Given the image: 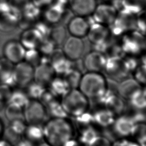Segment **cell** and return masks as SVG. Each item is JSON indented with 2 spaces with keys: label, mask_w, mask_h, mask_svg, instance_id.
<instances>
[{
  "label": "cell",
  "mask_w": 146,
  "mask_h": 146,
  "mask_svg": "<svg viewBox=\"0 0 146 146\" xmlns=\"http://www.w3.org/2000/svg\"><path fill=\"white\" fill-rule=\"evenodd\" d=\"M135 17L125 11H119L113 22L108 26L111 36L120 38L125 33L136 29Z\"/></svg>",
  "instance_id": "obj_5"
},
{
  "label": "cell",
  "mask_w": 146,
  "mask_h": 146,
  "mask_svg": "<svg viewBox=\"0 0 146 146\" xmlns=\"http://www.w3.org/2000/svg\"><path fill=\"white\" fill-rule=\"evenodd\" d=\"M14 74L16 87L25 88L34 80V66L23 60L14 65Z\"/></svg>",
  "instance_id": "obj_11"
},
{
  "label": "cell",
  "mask_w": 146,
  "mask_h": 146,
  "mask_svg": "<svg viewBox=\"0 0 146 146\" xmlns=\"http://www.w3.org/2000/svg\"><path fill=\"white\" fill-rule=\"evenodd\" d=\"M103 107L112 112L116 116L122 114L125 108L124 99L118 94L108 90L101 100Z\"/></svg>",
  "instance_id": "obj_22"
},
{
  "label": "cell",
  "mask_w": 146,
  "mask_h": 146,
  "mask_svg": "<svg viewBox=\"0 0 146 146\" xmlns=\"http://www.w3.org/2000/svg\"><path fill=\"white\" fill-rule=\"evenodd\" d=\"M13 8L21 12V11L31 2V0H6Z\"/></svg>",
  "instance_id": "obj_47"
},
{
  "label": "cell",
  "mask_w": 146,
  "mask_h": 146,
  "mask_svg": "<svg viewBox=\"0 0 146 146\" xmlns=\"http://www.w3.org/2000/svg\"><path fill=\"white\" fill-rule=\"evenodd\" d=\"M135 29L144 35L146 34V9L136 15Z\"/></svg>",
  "instance_id": "obj_42"
},
{
  "label": "cell",
  "mask_w": 146,
  "mask_h": 146,
  "mask_svg": "<svg viewBox=\"0 0 146 146\" xmlns=\"http://www.w3.org/2000/svg\"><path fill=\"white\" fill-rule=\"evenodd\" d=\"M46 88L40 83L33 80L25 88V90L30 99L39 100Z\"/></svg>",
  "instance_id": "obj_35"
},
{
  "label": "cell",
  "mask_w": 146,
  "mask_h": 146,
  "mask_svg": "<svg viewBox=\"0 0 146 146\" xmlns=\"http://www.w3.org/2000/svg\"><path fill=\"white\" fill-rule=\"evenodd\" d=\"M86 36L92 45H95L107 41L112 36L108 26L94 22L90 25Z\"/></svg>",
  "instance_id": "obj_19"
},
{
  "label": "cell",
  "mask_w": 146,
  "mask_h": 146,
  "mask_svg": "<svg viewBox=\"0 0 146 146\" xmlns=\"http://www.w3.org/2000/svg\"><path fill=\"white\" fill-rule=\"evenodd\" d=\"M47 114L50 117H67V115L63 109L60 100L57 99L54 100L46 106Z\"/></svg>",
  "instance_id": "obj_34"
},
{
  "label": "cell",
  "mask_w": 146,
  "mask_h": 146,
  "mask_svg": "<svg viewBox=\"0 0 146 146\" xmlns=\"http://www.w3.org/2000/svg\"><path fill=\"white\" fill-rule=\"evenodd\" d=\"M74 119L76 122L75 123L79 129L94 125L92 113L90 112L89 111L76 117H74Z\"/></svg>",
  "instance_id": "obj_39"
},
{
  "label": "cell",
  "mask_w": 146,
  "mask_h": 146,
  "mask_svg": "<svg viewBox=\"0 0 146 146\" xmlns=\"http://www.w3.org/2000/svg\"><path fill=\"white\" fill-rule=\"evenodd\" d=\"M62 146H85L78 139L74 137L65 143Z\"/></svg>",
  "instance_id": "obj_50"
},
{
  "label": "cell",
  "mask_w": 146,
  "mask_h": 146,
  "mask_svg": "<svg viewBox=\"0 0 146 146\" xmlns=\"http://www.w3.org/2000/svg\"><path fill=\"white\" fill-rule=\"evenodd\" d=\"M70 0H55V1L68 7V4Z\"/></svg>",
  "instance_id": "obj_54"
},
{
  "label": "cell",
  "mask_w": 146,
  "mask_h": 146,
  "mask_svg": "<svg viewBox=\"0 0 146 146\" xmlns=\"http://www.w3.org/2000/svg\"><path fill=\"white\" fill-rule=\"evenodd\" d=\"M41 33L34 27L25 30L21 34L19 41L26 50L38 48L43 39Z\"/></svg>",
  "instance_id": "obj_21"
},
{
  "label": "cell",
  "mask_w": 146,
  "mask_h": 146,
  "mask_svg": "<svg viewBox=\"0 0 146 146\" xmlns=\"http://www.w3.org/2000/svg\"><path fill=\"white\" fill-rule=\"evenodd\" d=\"M119 40L124 55L140 57L146 51L144 35L136 29L125 33Z\"/></svg>",
  "instance_id": "obj_4"
},
{
  "label": "cell",
  "mask_w": 146,
  "mask_h": 146,
  "mask_svg": "<svg viewBox=\"0 0 146 146\" xmlns=\"http://www.w3.org/2000/svg\"><path fill=\"white\" fill-rule=\"evenodd\" d=\"M107 56L102 52L96 50H92L84 56L83 63L87 71L102 72L103 71Z\"/></svg>",
  "instance_id": "obj_15"
},
{
  "label": "cell",
  "mask_w": 146,
  "mask_h": 146,
  "mask_svg": "<svg viewBox=\"0 0 146 146\" xmlns=\"http://www.w3.org/2000/svg\"><path fill=\"white\" fill-rule=\"evenodd\" d=\"M118 11L110 2L98 4L93 13L87 17L90 24L96 22L109 26L114 21Z\"/></svg>",
  "instance_id": "obj_8"
},
{
  "label": "cell",
  "mask_w": 146,
  "mask_h": 146,
  "mask_svg": "<svg viewBox=\"0 0 146 146\" xmlns=\"http://www.w3.org/2000/svg\"><path fill=\"white\" fill-rule=\"evenodd\" d=\"M55 0H31V2L36 6L43 10L54 2Z\"/></svg>",
  "instance_id": "obj_48"
},
{
  "label": "cell",
  "mask_w": 146,
  "mask_h": 146,
  "mask_svg": "<svg viewBox=\"0 0 146 146\" xmlns=\"http://www.w3.org/2000/svg\"><path fill=\"white\" fill-rule=\"evenodd\" d=\"M29 100L30 98H29L25 88L16 87L13 88L7 103L11 104L23 109L29 102Z\"/></svg>",
  "instance_id": "obj_27"
},
{
  "label": "cell",
  "mask_w": 146,
  "mask_h": 146,
  "mask_svg": "<svg viewBox=\"0 0 146 146\" xmlns=\"http://www.w3.org/2000/svg\"><path fill=\"white\" fill-rule=\"evenodd\" d=\"M123 58L130 73H133L140 64V57L124 55Z\"/></svg>",
  "instance_id": "obj_43"
},
{
  "label": "cell",
  "mask_w": 146,
  "mask_h": 146,
  "mask_svg": "<svg viewBox=\"0 0 146 146\" xmlns=\"http://www.w3.org/2000/svg\"><path fill=\"white\" fill-rule=\"evenodd\" d=\"M42 17V10L30 2L21 11L18 27L22 30L33 27Z\"/></svg>",
  "instance_id": "obj_13"
},
{
  "label": "cell",
  "mask_w": 146,
  "mask_h": 146,
  "mask_svg": "<svg viewBox=\"0 0 146 146\" xmlns=\"http://www.w3.org/2000/svg\"><path fill=\"white\" fill-rule=\"evenodd\" d=\"M111 146H141L136 140L130 137H119L111 143Z\"/></svg>",
  "instance_id": "obj_44"
},
{
  "label": "cell",
  "mask_w": 146,
  "mask_h": 146,
  "mask_svg": "<svg viewBox=\"0 0 146 146\" xmlns=\"http://www.w3.org/2000/svg\"><path fill=\"white\" fill-rule=\"evenodd\" d=\"M42 56L37 48L26 50L24 60L35 67L40 62Z\"/></svg>",
  "instance_id": "obj_40"
},
{
  "label": "cell",
  "mask_w": 146,
  "mask_h": 146,
  "mask_svg": "<svg viewBox=\"0 0 146 146\" xmlns=\"http://www.w3.org/2000/svg\"><path fill=\"white\" fill-rule=\"evenodd\" d=\"M110 79L119 82L128 77L130 72L128 70L123 57H107L103 71Z\"/></svg>",
  "instance_id": "obj_6"
},
{
  "label": "cell",
  "mask_w": 146,
  "mask_h": 146,
  "mask_svg": "<svg viewBox=\"0 0 146 146\" xmlns=\"http://www.w3.org/2000/svg\"><path fill=\"white\" fill-rule=\"evenodd\" d=\"M144 35V39H145V45H146V34Z\"/></svg>",
  "instance_id": "obj_56"
},
{
  "label": "cell",
  "mask_w": 146,
  "mask_h": 146,
  "mask_svg": "<svg viewBox=\"0 0 146 146\" xmlns=\"http://www.w3.org/2000/svg\"><path fill=\"white\" fill-rule=\"evenodd\" d=\"M85 44L82 38L69 36L62 44V50L65 56L71 62L76 61L83 55Z\"/></svg>",
  "instance_id": "obj_10"
},
{
  "label": "cell",
  "mask_w": 146,
  "mask_h": 146,
  "mask_svg": "<svg viewBox=\"0 0 146 146\" xmlns=\"http://www.w3.org/2000/svg\"><path fill=\"white\" fill-rule=\"evenodd\" d=\"M56 76V74L49 62H41L34 67V80L47 87Z\"/></svg>",
  "instance_id": "obj_18"
},
{
  "label": "cell",
  "mask_w": 146,
  "mask_h": 146,
  "mask_svg": "<svg viewBox=\"0 0 146 146\" xmlns=\"http://www.w3.org/2000/svg\"><path fill=\"white\" fill-rule=\"evenodd\" d=\"M143 88V87L133 78H127L119 82L117 94L123 99L128 100L136 92Z\"/></svg>",
  "instance_id": "obj_24"
},
{
  "label": "cell",
  "mask_w": 146,
  "mask_h": 146,
  "mask_svg": "<svg viewBox=\"0 0 146 146\" xmlns=\"http://www.w3.org/2000/svg\"><path fill=\"white\" fill-rule=\"evenodd\" d=\"M86 146H111V142L107 137L99 135Z\"/></svg>",
  "instance_id": "obj_46"
},
{
  "label": "cell",
  "mask_w": 146,
  "mask_h": 146,
  "mask_svg": "<svg viewBox=\"0 0 146 146\" xmlns=\"http://www.w3.org/2000/svg\"><path fill=\"white\" fill-rule=\"evenodd\" d=\"M49 62L56 75H63L71 66V61L64 55L62 49L56 48L49 56Z\"/></svg>",
  "instance_id": "obj_20"
},
{
  "label": "cell",
  "mask_w": 146,
  "mask_h": 146,
  "mask_svg": "<svg viewBox=\"0 0 146 146\" xmlns=\"http://www.w3.org/2000/svg\"><path fill=\"white\" fill-rule=\"evenodd\" d=\"M67 6L54 1L42 11V18L51 26L59 24L65 18Z\"/></svg>",
  "instance_id": "obj_14"
},
{
  "label": "cell",
  "mask_w": 146,
  "mask_h": 146,
  "mask_svg": "<svg viewBox=\"0 0 146 146\" xmlns=\"http://www.w3.org/2000/svg\"><path fill=\"white\" fill-rule=\"evenodd\" d=\"M67 29L61 24L52 26L49 37L58 45H62L67 38Z\"/></svg>",
  "instance_id": "obj_32"
},
{
  "label": "cell",
  "mask_w": 146,
  "mask_h": 146,
  "mask_svg": "<svg viewBox=\"0 0 146 146\" xmlns=\"http://www.w3.org/2000/svg\"><path fill=\"white\" fill-rule=\"evenodd\" d=\"M27 123L23 118L17 119L9 121L7 128L8 133L17 139V141L23 137Z\"/></svg>",
  "instance_id": "obj_29"
},
{
  "label": "cell",
  "mask_w": 146,
  "mask_h": 146,
  "mask_svg": "<svg viewBox=\"0 0 146 146\" xmlns=\"http://www.w3.org/2000/svg\"><path fill=\"white\" fill-rule=\"evenodd\" d=\"M5 1V0H0V1Z\"/></svg>",
  "instance_id": "obj_58"
},
{
  "label": "cell",
  "mask_w": 146,
  "mask_h": 146,
  "mask_svg": "<svg viewBox=\"0 0 146 146\" xmlns=\"http://www.w3.org/2000/svg\"><path fill=\"white\" fill-rule=\"evenodd\" d=\"M135 124V121L130 115L122 113L116 116L112 127L120 137H131Z\"/></svg>",
  "instance_id": "obj_17"
},
{
  "label": "cell",
  "mask_w": 146,
  "mask_h": 146,
  "mask_svg": "<svg viewBox=\"0 0 146 146\" xmlns=\"http://www.w3.org/2000/svg\"><path fill=\"white\" fill-rule=\"evenodd\" d=\"M47 88L57 98H61L70 90L64 78L60 75H56Z\"/></svg>",
  "instance_id": "obj_28"
},
{
  "label": "cell",
  "mask_w": 146,
  "mask_h": 146,
  "mask_svg": "<svg viewBox=\"0 0 146 146\" xmlns=\"http://www.w3.org/2000/svg\"><path fill=\"white\" fill-rule=\"evenodd\" d=\"M23 109L7 103L5 110V115L9 121L14 119L23 118Z\"/></svg>",
  "instance_id": "obj_38"
},
{
  "label": "cell",
  "mask_w": 146,
  "mask_h": 146,
  "mask_svg": "<svg viewBox=\"0 0 146 146\" xmlns=\"http://www.w3.org/2000/svg\"><path fill=\"white\" fill-rule=\"evenodd\" d=\"M13 88L7 84L0 83V99L3 104L7 103Z\"/></svg>",
  "instance_id": "obj_45"
},
{
  "label": "cell",
  "mask_w": 146,
  "mask_h": 146,
  "mask_svg": "<svg viewBox=\"0 0 146 146\" xmlns=\"http://www.w3.org/2000/svg\"><path fill=\"white\" fill-rule=\"evenodd\" d=\"M23 137L35 144L43 141V124H27Z\"/></svg>",
  "instance_id": "obj_26"
},
{
  "label": "cell",
  "mask_w": 146,
  "mask_h": 146,
  "mask_svg": "<svg viewBox=\"0 0 146 146\" xmlns=\"http://www.w3.org/2000/svg\"><path fill=\"white\" fill-rule=\"evenodd\" d=\"M74 127L67 117H50L43 124V140L51 146H62L74 137Z\"/></svg>",
  "instance_id": "obj_1"
},
{
  "label": "cell",
  "mask_w": 146,
  "mask_h": 146,
  "mask_svg": "<svg viewBox=\"0 0 146 146\" xmlns=\"http://www.w3.org/2000/svg\"><path fill=\"white\" fill-rule=\"evenodd\" d=\"M56 48L55 43L50 37H47L43 39L37 49L42 55L49 57Z\"/></svg>",
  "instance_id": "obj_37"
},
{
  "label": "cell",
  "mask_w": 146,
  "mask_h": 146,
  "mask_svg": "<svg viewBox=\"0 0 146 146\" xmlns=\"http://www.w3.org/2000/svg\"><path fill=\"white\" fill-rule=\"evenodd\" d=\"M140 63L146 66V51L140 56Z\"/></svg>",
  "instance_id": "obj_53"
},
{
  "label": "cell",
  "mask_w": 146,
  "mask_h": 146,
  "mask_svg": "<svg viewBox=\"0 0 146 146\" xmlns=\"http://www.w3.org/2000/svg\"><path fill=\"white\" fill-rule=\"evenodd\" d=\"M145 9V0H121V10L136 15Z\"/></svg>",
  "instance_id": "obj_30"
},
{
  "label": "cell",
  "mask_w": 146,
  "mask_h": 146,
  "mask_svg": "<svg viewBox=\"0 0 146 146\" xmlns=\"http://www.w3.org/2000/svg\"><path fill=\"white\" fill-rule=\"evenodd\" d=\"M5 127L2 119L0 117V139L3 137L5 133Z\"/></svg>",
  "instance_id": "obj_51"
},
{
  "label": "cell",
  "mask_w": 146,
  "mask_h": 146,
  "mask_svg": "<svg viewBox=\"0 0 146 146\" xmlns=\"http://www.w3.org/2000/svg\"><path fill=\"white\" fill-rule=\"evenodd\" d=\"M99 135L96 127L93 125L79 129L78 140L86 146L93 139Z\"/></svg>",
  "instance_id": "obj_36"
},
{
  "label": "cell",
  "mask_w": 146,
  "mask_h": 146,
  "mask_svg": "<svg viewBox=\"0 0 146 146\" xmlns=\"http://www.w3.org/2000/svg\"><path fill=\"white\" fill-rule=\"evenodd\" d=\"M60 104L67 115L76 117L88 111L90 108V100L78 89H70L60 98Z\"/></svg>",
  "instance_id": "obj_3"
},
{
  "label": "cell",
  "mask_w": 146,
  "mask_h": 146,
  "mask_svg": "<svg viewBox=\"0 0 146 146\" xmlns=\"http://www.w3.org/2000/svg\"><path fill=\"white\" fill-rule=\"evenodd\" d=\"M23 119L27 124H43L47 115L45 106L37 99H30L24 107Z\"/></svg>",
  "instance_id": "obj_9"
},
{
  "label": "cell",
  "mask_w": 146,
  "mask_h": 146,
  "mask_svg": "<svg viewBox=\"0 0 146 146\" xmlns=\"http://www.w3.org/2000/svg\"><path fill=\"white\" fill-rule=\"evenodd\" d=\"M26 49L19 40L12 39L6 42L2 48L3 58L13 65L24 60Z\"/></svg>",
  "instance_id": "obj_12"
},
{
  "label": "cell",
  "mask_w": 146,
  "mask_h": 146,
  "mask_svg": "<svg viewBox=\"0 0 146 146\" xmlns=\"http://www.w3.org/2000/svg\"><path fill=\"white\" fill-rule=\"evenodd\" d=\"M78 89L90 100L100 101L108 90L106 76L101 72L87 71L82 74Z\"/></svg>",
  "instance_id": "obj_2"
},
{
  "label": "cell",
  "mask_w": 146,
  "mask_h": 146,
  "mask_svg": "<svg viewBox=\"0 0 146 146\" xmlns=\"http://www.w3.org/2000/svg\"><path fill=\"white\" fill-rule=\"evenodd\" d=\"M21 12L12 7L6 0L0 1V31L9 32L18 27Z\"/></svg>",
  "instance_id": "obj_7"
},
{
  "label": "cell",
  "mask_w": 146,
  "mask_h": 146,
  "mask_svg": "<svg viewBox=\"0 0 146 146\" xmlns=\"http://www.w3.org/2000/svg\"><path fill=\"white\" fill-rule=\"evenodd\" d=\"M97 5V0H70L68 7L74 15L87 17L93 13Z\"/></svg>",
  "instance_id": "obj_23"
},
{
  "label": "cell",
  "mask_w": 146,
  "mask_h": 146,
  "mask_svg": "<svg viewBox=\"0 0 146 146\" xmlns=\"http://www.w3.org/2000/svg\"><path fill=\"white\" fill-rule=\"evenodd\" d=\"M133 78L143 87L146 86V66L140 63L133 71Z\"/></svg>",
  "instance_id": "obj_41"
},
{
  "label": "cell",
  "mask_w": 146,
  "mask_h": 146,
  "mask_svg": "<svg viewBox=\"0 0 146 146\" xmlns=\"http://www.w3.org/2000/svg\"><path fill=\"white\" fill-rule=\"evenodd\" d=\"M0 146H14L13 145L11 142L6 139L2 138L0 139Z\"/></svg>",
  "instance_id": "obj_52"
},
{
  "label": "cell",
  "mask_w": 146,
  "mask_h": 146,
  "mask_svg": "<svg viewBox=\"0 0 146 146\" xmlns=\"http://www.w3.org/2000/svg\"><path fill=\"white\" fill-rule=\"evenodd\" d=\"M36 144L23 137L19 139L14 146H35Z\"/></svg>",
  "instance_id": "obj_49"
},
{
  "label": "cell",
  "mask_w": 146,
  "mask_h": 146,
  "mask_svg": "<svg viewBox=\"0 0 146 146\" xmlns=\"http://www.w3.org/2000/svg\"><path fill=\"white\" fill-rule=\"evenodd\" d=\"M35 146H51V145H50L48 143H47V142H46L45 141H42L38 144H36Z\"/></svg>",
  "instance_id": "obj_55"
},
{
  "label": "cell",
  "mask_w": 146,
  "mask_h": 146,
  "mask_svg": "<svg viewBox=\"0 0 146 146\" xmlns=\"http://www.w3.org/2000/svg\"><path fill=\"white\" fill-rule=\"evenodd\" d=\"M90 25L87 17L75 15L69 19L66 29L70 35L82 38L87 36Z\"/></svg>",
  "instance_id": "obj_16"
},
{
  "label": "cell",
  "mask_w": 146,
  "mask_h": 146,
  "mask_svg": "<svg viewBox=\"0 0 146 146\" xmlns=\"http://www.w3.org/2000/svg\"><path fill=\"white\" fill-rule=\"evenodd\" d=\"M3 103H2V100H1V99H0V106L2 105V104H3Z\"/></svg>",
  "instance_id": "obj_57"
},
{
  "label": "cell",
  "mask_w": 146,
  "mask_h": 146,
  "mask_svg": "<svg viewBox=\"0 0 146 146\" xmlns=\"http://www.w3.org/2000/svg\"><path fill=\"white\" fill-rule=\"evenodd\" d=\"M135 110H144L146 109V91L143 88L136 92L128 100Z\"/></svg>",
  "instance_id": "obj_33"
},
{
  "label": "cell",
  "mask_w": 146,
  "mask_h": 146,
  "mask_svg": "<svg viewBox=\"0 0 146 146\" xmlns=\"http://www.w3.org/2000/svg\"><path fill=\"white\" fill-rule=\"evenodd\" d=\"M92 116L94 125L103 128L112 127L116 118L112 112L104 107L92 112Z\"/></svg>",
  "instance_id": "obj_25"
},
{
  "label": "cell",
  "mask_w": 146,
  "mask_h": 146,
  "mask_svg": "<svg viewBox=\"0 0 146 146\" xmlns=\"http://www.w3.org/2000/svg\"><path fill=\"white\" fill-rule=\"evenodd\" d=\"M82 74L77 69L70 68L62 76L66 82L70 89L78 88Z\"/></svg>",
  "instance_id": "obj_31"
}]
</instances>
